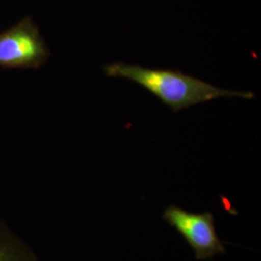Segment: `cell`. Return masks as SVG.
<instances>
[{
    "mask_svg": "<svg viewBox=\"0 0 261 261\" xmlns=\"http://www.w3.org/2000/svg\"><path fill=\"white\" fill-rule=\"evenodd\" d=\"M106 75L121 77L140 84L169 107L174 112L219 98L240 97L252 99V92L232 91L214 86L180 71L149 69L116 62L103 68Z\"/></svg>",
    "mask_w": 261,
    "mask_h": 261,
    "instance_id": "cell-1",
    "label": "cell"
},
{
    "mask_svg": "<svg viewBox=\"0 0 261 261\" xmlns=\"http://www.w3.org/2000/svg\"><path fill=\"white\" fill-rule=\"evenodd\" d=\"M49 56L47 43L31 18L20 19L0 32V68L37 70Z\"/></svg>",
    "mask_w": 261,
    "mask_h": 261,
    "instance_id": "cell-2",
    "label": "cell"
},
{
    "mask_svg": "<svg viewBox=\"0 0 261 261\" xmlns=\"http://www.w3.org/2000/svg\"><path fill=\"white\" fill-rule=\"evenodd\" d=\"M164 219L194 249L196 259L204 260L225 252L224 244L216 233L214 217L211 213L196 214L177 206H169L164 212Z\"/></svg>",
    "mask_w": 261,
    "mask_h": 261,
    "instance_id": "cell-3",
    "label": "cell"
},
{
    "mask_svg": "<svg viewBox=\"0 0 261 261\" xmlns=\"http://www.w3.org/2000/svg\"><path fill=\"white\" fill-rule=\"evenodd\" d=\"M0 261H38L30 246L0 218Z\"/></svg>",
    "mask_w": 261,
    "mask_h": 261,
    "instance_id": "cell-4",
    "label": "cell"
}]
</instances>
